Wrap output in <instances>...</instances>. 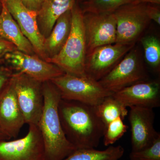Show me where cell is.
Here are the masks:
<instances>
[{
    "instance_id": "1",
    "label": "cell",
    "mask_w": 160,
    "mask_h": 160,
    "mask_svg": "<svg viewBox=\"0 0 160 160\" xmlns=\"http://www.w3.org/2000/svg\"><path fill=\"white\" fill-rule=\"evenodd\" d=\"M58 112L65 135L77 149L98 147L106 126L97 114L95 106L61 99Z\"/></svg>"
},
{
    "instance_id": "2",
    "label": "cell",
    "mask_w": 160,
    "mask_h": 160,
    "mask_svg": "<svg viewBox=\"0 0 160 160\" xmlns=\"http://www.w3.org/2000/svg\"><path fill=\"white\" fill-rule=\"evenodd\" d=\"M42 87L44 106L37 126L45 146L46 160H63L77 149L67 139L61 125L59 91L51 81L43 82Z\"/></svg>"
},
{
    "instance_id": "3",
    "label": "cell",
    "mask_w": 160,
    "mask_h": 160,
    "mask_svg": "<svg viewBox=\"0 0 160 160\" xmlns=\"http://www.w3.org/2000/svg\"><path fill=\"white\" fill-rule=\"evenodd\" d=\"M71 31L65 46L55 57L46 62L56 65L65 73L86 76V41L83 13L76 2L71 9Z\"/></svg>"
},
{
    "instance_id": "4",
    "label": "cell",
    "mask_w": 160,
    "mask_h": 160,
    "mask_svg": "<svg viewBox=\"0 0 160 160\" xmlns=\"http://www.w3.org/2000/svg\"><path fill=\"white\" fill-rule=\"evenodd\" d=\"M63 99L76 101L95 106L104 99L113 94L98 81L87 76H78L65 73L51 80Z\"/></svg>"
},
{
    "instance_id": "5",
    "label": "cell",
    "mask_w": 160,
    "mask_h": 160,
    "mask_svg": "<svg viewBox=\"0 0 160 160\" xmlns=\"http://www.w3.org/2000/svg\"><path fill=\"white\" fill-rule=\"evenodd\" d=\"M12 79L26 123L37 126L44 106L43 83L18 72H14Z\"/></svg>"
},
{
    "instance_id": "6",
    "label": "cell",
    "mask_w": 160,
    "mask_h": 160,
    "mask_svg": "<svg viewBox=\"0 0 160 160\" xmlns=\"http://www.w3.org/2000/svg\"><path fill=\"white\" fill-rule=\"evenodd\" d=\"M148 79L139 52L134 46L108 74L98 82L106 90L114 93Z\"/></svg>"
},
{
    "instance_id": "7",
    "label": "cell",
    "mask_w": 160,
    "mask_h": 160,
    "mask_svg": "<svg viewBox=\"0 0 160 160\" xmlns=\"http://www.w3.org/2000/svg\"><path fill=\"white\" fill-rule=\"evenodd\" d=\"M147 3H135L120 7L113 12L117 22L116 43L135 45L150 23Z\"/></svg>"
},
{
    "instance_id": "8",
    "label": "cell",
    "mask_w": 160,
    "mask_h": 160,
    "mask_svg": "<svg viewBox=\"0 0 160 160\" xmlns=\"http://www.w3.org/2000/svg\"><path fill=\"white\" fill-rule=\"evenodd\" d=\"M29 126L28 132L24 137L0 140V160H46L39 129L36 125Z\"/></svg>"
},
{
    "instance_id": "9",
    "label": "cell",
    "mask_w": 160,
    "mask_h": 160,
    "mask_svg": "<svg viewBox=\"0 0 160 160\" xmlns=\"http://www.w3.org/2000/svg\"><path fill=\"white\" fill-rule=\"evenodd\" d=\"M83 23L86 55L97 47L116 43L117 22L113 12H85Z\"/></svg>"
},
{
    "instance_id": "10",
    "label": "cell",
    "mask_w": 160,
    "mask_h": 160,
    "mask_svg": "<svg viewBox=\"0 0 160 160\" xmlns=\"http://www.w3.org/2000/svg\"><path fill=\"white\" fill-rule=\"evenodd\" d=\"M2 60L13 71L22 72L42 83L65 73L56 65L37 55L27 54L18 50L7 53Z\"/></svg>"
},
{
    "instance_id": "11",
    "label": "cell",
    "mask_w": 160,
    "mask_h": 160,
    "mask_svg": "<svg viewBox=\"0 0 160 160\" xmlns=\"http://www.w3.org/2000/svg\"><path fill=\"white\" fill-rule=\"evenodd\" d=\"M135 45L115 43L100 46L86 56L85 74L99 81L108 74Z\"/></svg>"
},
{
    "instance_id": "12",
    "label": "cell",
    "mask_w": 160,
    "mask_h": 160,
    "mask_svg": "<svg viewBox=\"0 0 160 160\" xmlns=\"http://www.w3.org/2000/svg\"><path fill=\"white\" fill-rule=\"evenodd\" d=\"M129 108L132 151H137L150 146L160 134L154 127L153 109L139 106Z\"/></svg>"
},
{
    "instance_id": "13",
    "label": "cell",
    "mask_w": 160,
    "mask_h": 160,
    "mask_svg": "<svg viewBox=\"0 0 160 160\" xmlns=\"http://www.w3.org/2000/svg\"><path fill=\"white\" fill-rule=\"evenodd\" d=\"M25 124L11 78L0 95V131L7 139L15 138Z\"/></svg>"
},
{
    "instance_id": "14",
    "label": "cell",
    "mask_w": 160,
    "mask_h": 160,
    "mask_svg": "<svg viewBox=\"0 0 160 160\" xmlns=\"http://www.w3.org/2000/svg\"><path fill=\"white\" fill-rule=\"evenodd\" d=\"M4 2L23 34L32 45L36 54L46 61L43 49L45 38L39 29L36 12L27 9L21 0H5Z\"/></svg>"
},
{
    "instance_id": "15",
    "label": "cell",
    "mask_w": 160,
    "mask_h": 160,
    "mask_svg": "<svg viewBox=\"0 0 160 160\" xmlns=\"http://www.w3.org/2000/svg\"><path fill=\"white\" fill-rule=\"evenodd\" d=\"M126 107L158 108L160 106V84L158 81L137 83L112 94Z\"/></svg>"
},
{
    "instance_id": "16",
    "label": "cell",
    "mask_w": 160,
    "mask_h": 160,
    "mask_svg": "<svg viewBox=\"0 0 160 160\" xmlns=\"http://www.w3.org/2000/svg\"><path fill=\"white\" fill-rule=\"evenodd\" d=\"M75 2V0H43L37 12V20L40 32L45 39L51 33L58 19L71 9Z\"/></svg>"
},
{
    "instance_id": "17",
    "label": "cell",
    "mask_w": 160,
    "mask_h": 160,
    "mask_svg": "<svg viewBox=\"0 0 160 160\" xmlns=\"http://www.w3.org/2000/svg\"><path fill=\"white\" fill-rule=\"evenodd\" d=\"M71 9L63 13L56 22L49 36L44 40L46 61L57 55L65 46L71 31Z\"/></svg>"
},
{
    "instance_id": "18",
    "label": "cell",
    "mask_w": 160,
    "mask_h": 160,
    "mask_svg": "<svg viewBox=\"0 0 160 160\" xmlns=\"http://www.w3.org/2000/svg\"><path fill=\"white\" fill-rule=\"evenodd\" d=\"M0 36L12 43L20 51L30 55L36 54L32 45L8 11L4 2L0 16Z\"/></svg>"
},
{
    "instance_id": "19",
    "label": "cell",
    "mask_w": 160,
    "mask_h": 160,
    "mask_svg": "<svg viewBox=\"0 0 160 160\" xmlns=\"http://www.w3.org/2000/svg\"><path fill=\"white\" fill-rule=\"evenodd\" d=\"M124 151V148L120 145H112L103 150L76 149L63 160H119L123 156Z\"/></svg>"
},
{
    "instance_id": "20",
    "label": "cell",
    "mask_w": 160,
    "mask_h": 160,
    "mask_svg": "<svg viewBox=\"0 0 160 160\" xmlns=\"http://www.w3.org/2000/svg\"><path fill=\"white\" fill-rule=\"evenodd\" d=\"M98 116L106 126L119 117L123 119L128 114L127 107L113 97L112 94L107 97L95 106Z\"/></svg>"
},
{
    "instance_id": "21",
    "label": "cell",
    "mask_w": 160,
    "mask_h": 160,
    "mask_svg": "<svg viewBox=\"0 0 160 160\" xmlns=\"http://www.w3.org/2000/svg\"><path fill=\"white\" fill-rule=\"evenodd\" d=\"M139 0H86L79 5L83 13L113 12L121 6L138 3Z\"/></svg>"
},
{
    "instance_id": "22",
    "label": "cell",
    "mask_w": 160,
    "mask_h": 160,
    "mask_svg": "<svg viewBox=\"0 0 160 160\" xmlns=\"http://www.w3.org/2000/svg\"><path fill=\"white\" fill-rule=\"evenodd\" d=\"M145 59L147 64L155 72L159 71L160 42L156 37L147 35L141 38Z\"/></svg>"
},
{
    "instance_id": "23",
    "label": "cell",
    "mask_w": 160,
    "mask_h": 160,
    "mask_svg": "<svg viewBox=\"0 0 160 160\" xmlns=\"http://www.w3.org/2000/svg\"><path fill=\"white\" fill-rule=\"evenodd\" d=\"M123 120L122 118H118L106 126L103 137L105 146L113 145L127 132L128 126L124 123Z\"/></svg>"
},
{
    "instance_id": "24",
    "label": "cell",
    "mask_w": 160,
    "mask_h": 160,
    "mask_svg": "<svg viewBox=\"0 0 160 160\" xmlns=\"http://www.w3.org/2000/svg\"><path fill=\"white\" fill-rule=\"evenodd\" d=\"M130 160H160V135L150 146L137 151H131Z\"/></svg>"
},
{
    "instance_id": "25",
    "label": "cell",
    "mask_w": 160,
    "mask_h": 160,
    "mask_svg": "<svg viewBox=\"0 0 160 160\" xmlns=\"http://www.w3.org/2000/svg\"><path fill=\"white\" fill-rule=\"evenodd\" d=\"M14 71L2 60H0V95L12 77Z\"/></svg>"
},
{
    "instance_id": "26",
    "label": "cell",
    "mask_w": 160,
    "mask_h": 160,
    "mask_svg": "<svg viewBox=\"0 0 160 160\" xmlns=\"http://www.w3.org/2000/svg\"><path fill=\"white\" fill-rule=\"evenodd\" d=\"M146 11L150 20L154 21L158 25L160 24V5L147 3Z\"/></svg>"
},
{
    "instance_id": "27",
    "label": "cell",
    "mask_w": 160,
    "mask_h": 160,
    "mask_svg": "<svg viewBox=\"0 0 160 160\" xmlns=\"http://www.w3.org/2000/svg\"><path fill=\"white\" fill-rule=\"evenodd\" d=\"M15 50H18L17 47L0 36V60H2L7 53Z\"/></svg>"
},
{
    "instance_id": "28",
    "label": "cell",
    "mask_w": 160,
    "mask_h": 160,
    "mask_svg": "<svg viewBox=\"0 0 160 160\" xmlns=\"http://www.w3.org/2000/svg\"><path fill=\"white\" fill-rule=\"evenodd\" d=\"M43 0H21L27 9L37 12L41 7Z\"/></svg>"
},
{
    "instance_id": "29",
    "label": "cell",
    "mask_w": 160,
    "mask_h": 160,
    "mask_svg": "<svg viewBox=\"0 0 160 160\" xmlns=\"http://www.w3.org/2000/svg\"><path fill=\"white\" fill-rule=\"evenodd\" d=\"M148 3L152 4H160V0H139L138 3Z\"/></svg>"
},
{
    "instance_id": "30",
    "label": "cell",
    "mask_w": 160,
    "mask_h": 160,
    "mask_svg": "<svg viewBox=\"0 0 160 160\" xmlns=\"http://www.w3.org/2000/svg\"><path fill=\"white\" fill-rule=\"evenodd\" d=\"M8 140L6 138V137L3 135L2 132L0 131V140Z\"/></svg>"
},
{
    "instance_id": "31",
    "label": "cell",
    "mask_w": 160,
    "mask_h": 160,
    "mask_svg": "<svg viewBox=\"0 0 160 160\" xmlns=\"http://www.w3.org/2000/svg\"><path fill=\"white\" fill-rule=\"evenodd\" d=\"M3 7V2L0 1V16H1V13H2V11Z\"/></svg>"
},
{
    "instance_id": "32",
    "label": "cell",
    "mask_w": 160,
    "mask_h": 160,
    "mask_svg": "<svg viewBox=\"0 0 160 160\" xmlns=\"http://www.w3.org/2000/svg\"><path fill=\"white\" fill-rule=\"evenodd\" d=\"M76 2H77L79 4L82 3V2H84V1H86V0H75Z\"/></svg>"
},
{
    "instance_id": "33",
    "label": "cell",
    "mask_w": 160,
    "mask_h": 160,
    "mask_svg": "<svg viewBox=\"0 0 160 160\" xmlns=\"http://www.w3.org/2000/svg\"><path fill=\"white\" fill-rule=\"evenodd\" d=\"M0 1H2V2H4V1H5V0H0Z\"/></svg>"
}]
</instances>
